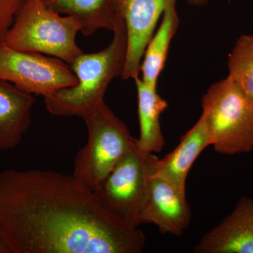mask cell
Returning a JSON list of instances; mask_svg holds the SVG:
<instances>
[{"instance_id":"16","label":"cell","mask_w":253,"mask_h":253,"mask_svg":"<svg viewBox=\"0 0 253 253\" xmlns=\"http://www.w3.org/2000/svg\"><path fill=\"white\" fill-rule=\"evenodd\" d=\"M229 77L253 106V36L244 35L229 55Z\"/></svg>"},{"instance_id":"10","label":"cell","mask_w":253,"mask_h":253,"mask_svg":"<svg viewBox=\"0 0 253 253\" xmlns=\"http://www.w3.org/2000/svg\"><path fill=\"white\" fill-rule=\"evenodd\" d=\"M196 253H253V200L243 197L219 225L203 236Z\"/></svg>"},{"instance_id":"14","label":"cell","mask_w":253,"mask_h":253,"mask_svg":"<svg viewBox=\"0 0 253 253\" xmlns=\"http://www.w3.org/2000/svg\"><path fill=\"white\" fill-rule=\"evenodd\" d=\"M176 2L172 1L165 9L161 25L144 51L139 72L142 81L150 85L157 86L158 78L165 67L171 42L179 27Z\"/></svg>"},{"instance_id":"18","label":"cell","mask_w":253,"mask_h":253,"mask_svg":"<svg viewBox=\"0 0 253 253\" xmlns=\"http://www.w3.org/2000/svg\"><path fill=\"white\" fill-rule=\"evenodd\" d=\"M0 253H11L1 232H0Z\"/></svg>"},{"instance_id":"15","label":"cell","mask_w":253,"mask_h":253,"mask_svg":"<svg viewBox=\"0 0 253 253\" xmlns=\"http://www.w3.org/2000/svg\"><path fill=\"white\" fill-rule=\"evenodd\" d=\"M53 11L77 20L81 32L89 36L100 29L113 31L116 14L112 0H46Z\"/></svg>"},{"instance_id":"11","label":"cell","mask_w":253,"mask_h":253,"mask_svg":"<svg viewBox=\"0 0 253 253\" xmlns=\"http://www.w3.org/2000/svg\"><path fill=\"white\" fill-rule=\"evenodd\" d=\"M211 141L204 118L181 137L179 144L163 159L154 156L153 172L163 176L174 186L186 191L188 173L199 155L211 146Z\"/></svg>"},{"instance_id":"17","label":"cell","mask_w":253,"mask_h":253,"mask_svg":"<svg viewBox=\"0 0 253 253\" xmlns=\"http://www.w3.org/2000/svg\"><path fill=\"white\" fill-rule=\"evenodd\" d=\"M23 0H0V45L14 22Z\"/></svg>"},{"instance_id":"2","label":"cell","mask_w":253,"mask_h":253,"mask_svg":"<svg viewBox=\"0 0 253 253\" xmlns=\"http://www.w3.org/2000/svg\"><path fill=\"white\" fill-rule=\"evenodd\" d=\"M111 43L98 52L84 54L71 65L77 78L76 85L44 98L46 111L54 116L83 118L100 103L110 83L122 76L127 52V32L122 18L116 16Z\"/></svg>"},{"instance_id":"6","label":"cell","mask_w":253,"mask_h":253,"mask_svg":"<svg viewBox=\"0 0 253 253\" xmlns=\"http://www.w3.org/2000/svg\"><path fill=\"white\" fill-rule=\"evenodd\" d=\"M154 155L134 145L93 192L106 212L135 227L140 225Z\"/></svg>"},{"instance_id":"4","label":"cell","mask_w":253,"mask_h":253,"mask_svg":"<svg viewBox=\"0 0 253 253\" xmlns=\"http://www.w3.org/2000/svg\"><path fill=\"white\" fill-rule=\"evenodd\" d=\"M83 118L87 142L76 154L73 175L93 191L134 147L136 139L104 101Z\"/></svg>"},{"instance_id":"7","label":"cell","mask_w":253,"mask_h":253,"mask_svg":"<svg viewBox=\"0 0 253 253\" xmlns=\"http://www.w3.org/2000/svg\"><path fill=\"white\" fill-rule=\"evenodd\" d=\"M0 80L44 98L78 83L71 68L61 60L4 44L0 45Z\"/></svg>"},{"instance_id":"20","label":"cell","mask_w":253,"mask_h":253,"mask_svg":"<svg viewBox=\"0 0 253 253\" xmlns=\"http://www.w3.org/2000/svg\"><path fill=\"white\" fill-rule=\"evenodd\" d=\"M26 1V0H23V1ZM43 1H46V0H43Z\"/></svg>"},{"instance_id":"3","label":"cell","mask_w":253,"mask_h":253,"mask_svg":"<svg viewBox=\"0 0 253 253\" xmlns=\"http://www.w3.org/2000/svg\"><path fill=\"white\" fill-rule=\"evenodd\" d=\"M81 30L77 20L53 11L43 0H26L3 44L52 56L71 66L83 53L76 42Z\"/></svg>"},{"instance_id":"5","label":"cell","mask_w":253,"mask_h":253,"mask_svg":"<svg viewBox=\"0 0 253 253\" xmlns=\"http://www.w3.org/2000/svg\"><path fill=\"white\" fill-rule=\"evenodd\" d=\"M202 108L201 117L217 153L253 151V106L229 76L210 86L203 96Z\"/></svg>"},{"instance_id":"19","label":"cell","mask_w":253,"mask_h":253,"mask_svg":"<svg viewBox=\"0 0 253 253\" xmlns=\"http://www.w3.org/2000/svg\"><path fill=\"white\" fill-rule=\"evenodd\" d=\"M186 1L193 6H201L207 4L208 0H186Z\"/></svg>"},{"instance_id":"12","label":"cell","mask_w":253,"mask_h":253,"mask_svg":"<svg viewBox=\"0 0 253 253\" xmlns=\"http://www.w3.org/2000/svg\"><path fill=\"white\" fill-rule=\"evenodd\" d=\"M33 94L0 80V151L16 148L31 126Z\"/></svg>"},{"instance_id":"9","label":"cell","mask_w":253,"mask_h":253,"mask_svg":"<svg viewBox=\"0 0 253 253\" xmlns=\"http://www.w3.org/2000/svg\"><path fill=\"white\" fill-rule=\"evenodd\" d=\"M191 220L186 191L163 176L152 173L140 224H155L162 234L181 236Z\"/></svg>"},{"instance_id":"8","label":"cell","mask_w":253,"mask_h":253,"mask_svg":"<svg viewBox=\"0 0 253 253\" xmlns=\"http://www.w3.org/2000/svg\"><path fill=\"white\" fill-rule=\"evenodd\" d=\"M177 0H112L117 17L122 18L127 32V52L122 79L140 75V65L148 43L154 36L166 7Z\"/></svg>"},{"instance_id":"13","label":"cell","mask_w":253,"mask_h":253,"mask_svg":"<svg viewBox=\"0 0 253 253\" xmlns=\"http://www.w3.org/2000/svg\"><path fill=\"white\" fill-rule=\"evenodd\" d=\"M134 82L140 129L139 139H136V146L144 154L160 152L165 145L160 118L168 108L167 102L158 94L157 86L146 84L139 76Z\"/></svg>"},{"instance_id":"1","label":"cell","mask_w":253,"mask_h":253,"mask_svg":"<svg viewBox=\"0 0 253 253\" xmlns=\"http://www.w3.org/2000/svg\"><path fill=\"white\" fill-rule=\"evenodd\" d=\"M0 232L11 253H140L146 244L73 174L44 169L0 173Z\"/></svg>"}]
</instances>
